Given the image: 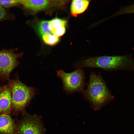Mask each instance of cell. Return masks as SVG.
I'll use <instances>...</instances> for the list:
<instances>
[{"instance_id":"cell-1","label":"cell","mask_w":134,"mask_h":134,"mask_svg":"<svg viewBox=\"0 0 134 134\" xmlns=\"http://www.w3.org/2000/svg\"><path fill=\"white\" fill-rule=\"evenodd\" d=\"M94 110L100 109L113 100L114 97L107 87L99 71L97 74L91 71L86 89L82 94Z\"/></svg>"},{"instance_id":"cell-2","label":"cell","mask_w":134,"mask_h":134,"mask_svg":"<svg viewBox=\"0 0 134 134\" xmlns=\"http://www.w3.org/2000/svg\"><path fill=\"white\" fill-rule=\"evenodd\" d=\"M76 68L93 67L107 70L134 69V62L127 55L91 57L76 62Z\"/></svg>"},{"instance_id":"cell-3","label":"cell","mask_w":134,"mask_h":134,"mask_svg":"<svg viewBox=\"0 0 134 134\" xmlns=\"http://www.w3.org/2000/svg\"><path fill=\"white\" fill-rule=\"evenodd\" d=\"M8 81L12 94V111L15 114H24L26 107L36 94V89L26 85L18 77Z\"/></svg>"},{"instance_id":"cell-4","label":"cell","mask_w":134,"mask_h":134,"mask_svg":"<svg viewBox=\"0 0 134 134\" xmlns=\"http://www.w3.org/2000/svg\"><path fill=\"white\" fill-rule=\"evenodd\" d=\"M57 77L62 80L64 90L67 94L74 92L82 94L86 85L83 68H79L72 72L67 73L60 70L57 71Z\"/></svg>"},{"instance_id":"cell-5","label":"cell","mask_w":134,"mask_h":134,"mask_svg":"<svg viewBox=\"0 0 134 134\" xmlns=\"http://www.w3.org/2000/svg\"><path fill=\"white\" fill-rule=\"evenodd\" d=\"M16 49H3L0 50V79L8 80L12 70L20 63L18 59L23 53H16Z\"/></svg>"},{"instance_id":"cell-6","label":"cell","mask_w":134,"mask_h":134,"mask_svg":"<svg viewBox=\"0 0 134 134\" xmlns=\"http://www.w3.org/2000/svg\"><path fill=\"white\" fill-rule=\"evenodd\" d=\"M45 131L41 117L27 114L17 126L16 134H45Z\"/></svg>"},{"instance_id":"cell-7","label":"cell","mask_w":134,"mask_h":134,"mask_svg":"<svg viewBox=\"0 0 134 134\" xmlns=\"http://www.w3.org/2000/svg\"><path fill=\"white\" fill-rule=\"evenodd\" d=\"M12 94L8 84L1 87L0 93V114H10L11 110Z\"/></svg>"},{"instance_id":"cell-8","label":"cell","mask_w":134,"mask_h":134,"mask_svg":"<svg viewBox=\"0 0 134 134\" xmlns=\"http://www.w3.org/2000/svg\"><path fill=\"white\" fill-rule=\"evenodd\" d=\"M17 129V126L9 114H0V134H16Z\"/></svg>"},{"instance_id":"cell-9","label":"cell","mask_w":134,"mask_h":134,"mask_svg":"<svg viewBox=\"0 0 134 134\" xmlns=\"http://www.w3.org/2000/svg\"><path fill=\"white\" fill-rule=\"evenodd\" d=\"M49 3L47 0H20V3L26 8L37 12L45 8Z\"/></svg>"},{"instance_id":"cell-10","label":"cell","mask_w":134,"mask_h":134,"mask_svg":"<svg viewBox=\"0 0 134 134\" xmlns=\"http://www.w3.org/2000/svg\"><path fill=\"white\" fill-rule=\"evenodd\" d=\"M90 0H74L72 1L70 6L71 14L76 17L84 12L87 8Z\"/></svg>"},{"instance_id":"cell-11","label":"cell","mask_w":134,"mask_h":134,"mask_svg":"<svg viewBox=\"0 0 134 134\" xmlns=\"http://www.w3.org/2000/svg\"><path fill=\"white\" fill-rule=\"evenodd\" d=\"M38 30L41 35L51 34V31L50 27L49 21L45 20L40 22L38 25Z\"/></svg>"},{"instance_id":"cell-12","label":"cell","mask_w":134,"mask_h":134,"mask_svg":"<svg viewBox=\"0 0 134 134\" xmlns=\"http://www.w3.org/2000/svg\"><path fill=\"white\" fill-rule=\"evenodd\" d=\"M42 38L45 43L51 46L56 44L59 40V37L51 33L42 35Z\"/></svg>"},{"instance_id":"cell-13","label":"cell","mask_w":134,"mask_h":134,"mask_svg":"<svg viewBox=\"0 0 134 134\" xmlns=\"http://www.w3.org/2000/svg\"><path fill=\"white\" fill-rule=\"evenodd\" d=\"M14 16L6 8L0 6V22L6 20H12L15 18Z\"/></svg>"},{"instance_id":"cell-14","label":"cell","mask_w":134,"mask_h":134,"mask_svg":"<svg viewBox=\"0 0 134 134\" xmlns=\"http://www.w3.org/2000/svg\"><path fill=\"white\" fill-rule=\"evenodd\" d=\"M67 23L66 20L55 18L49 21L50 27L51 30L61 26H65Z\"/></svg>"},{"instance_id":"cell-15","label":"cell","mask_w":134,"mask_h":134,"mask_svg":"<svg viewBox=\"0 0 134 134\" xmlns=\"http://www.w3.org/2000/svg\"><path fill=\"white\" fill-rule=\"evenodd\" d=\"M20 0H0V6L5 8L16 6L20 4Z\"/></svg>"},{"instance_id":"cell-16","label":"cell","mask_w":134,"mask_h":134,"mask_svg":"<svg viewBox=\"0 0 134 134\" xmlns=\"http://www.w3.org/2000/svg\"><path fill=\"white\" fill-rule=\"evenodd\" d=\"M66 28L65 26H61L51 30L53 34L59 37L63 35L66 32Z\"/></svg>"},{"instance_id":"cell-17","label":"cell","mask_w":134,"mask_h":134,"mask_svg":"<svg viewBox=\"0 0 134 134\" xmlns=\"http://www.w3.org/2000/svg\"><path fill=\"white\" fill-rule=\"evenodd\" d=\"M134 13V3L123 8L119 12V14Z\"/></svg>"},{"instance_id":"cell-18","label":"cell","mask_w":134,"mask_h":134,"mask_svg":"<svg viewBox=\"0 0 134 134\" xmlns=\"http://www.w3.org/2000/svg\"><path fill=\"white\" fill-rule=\"evenodd\" d=\"M1 87L0 86V91H1Z\"/></svg>"}]
</instances>
